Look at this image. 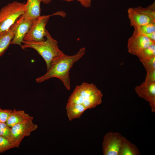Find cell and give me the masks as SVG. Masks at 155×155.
Masks as SVG:
<instances>
[{"mask_svg": "<svg viewBox=\"0 0 155 155\" xmlns=\"http://www.w3.org/2000/svg\"><path fill=\"white\" fill-rule=\"evenodd\" d=\"M85 53V47L81 48L73 55L64 53L53 59L49 68L44 75L36 79L37 83H41L52 78H56L63 82L66 89L69 90L71 83L69 71L74 64L81 59Z\"/></svg>", "mask_w": 155, "mask_h": 155, "instance_id": "1", "label": "cell"}, {"mask_svg": "<svg viewBox=\"0 0 155 155\" xmlns=\"http://www.w3.org/2000/svg\"><path fill=\"white\" fill-rule=\"evenodd\" d=\"M102 96L101 92L95 85L84 82L76 86L67 104H81L87 110L91 109L102 103Z\"/></svg>", "mask_w": 155, "mask_h": 155, "instance_id": "2", "label": "cell"}, {"mask_svg": "<svg viewBox=\"0 0 155 155\" xmlns=\"http://www.w3.org/2000/svg\"><path fill=\"white\" fill-rule=\"evenodd\" d=\"M46 38L45 40L40 41L23 40L21 47L24 50L27 48L35 50L45 61L47 70L53 59L64 53L59 49L57 41L52 37L48 30Z\"/></svg>", "mask_w": 155, "mask_h": 155, "instance_id": "3", "label": "cell"}, {"mask_svg": "<svg viewBox=\"0 0 155 155\" xmlns=\"http://www.w3.org/2000/svg\"><path fill=\"white\" fill-rule=\"evenodd\" d=\"M26 3L14 1L0 10V36L8 30L26 10Z\"/></svg>", "mask_w": 155, "mask_h": 155, "instance_id": "4", "label": "cell"}, {"mask_svg": "<svg viewBox=\"0 0 155 155\" xmlns=\"http://www.w3.org/2000/svg\"><path fill=\"white\" fill-rule=\"evenodd\" d=\"M127 13L130 25L134 29L155 22V2L146 7L139 6L129 8Z\"/></svg>", "mask_w": 155, "mask_h": 155, "instance_id": "5", "label": "cell"}, {"mask_svg": "<svg viewBox=\"0 0 155 155\" xmlns=\"http://www.w3.org/2000/svg\"><path fill=\"white\" fill-rule=\"evenodd\" d=\"M52 15L40 16L34 21L28 32L25 36L23 40L27 41L37 42L44 41L47 34L46 29L50 16Z\"/></svg>", "mask_w": 155, "mask_h": 155, "instance_id": "6", "label": "cell"}, {"mask_svg": "<svg viewBox=\"0 0 155 155\" xmlns=\"http://www.w3.org/2000/svg\"><path fill=\"white\" fill-rule=\"evenodd\" d=\"M33 120L17 124L11 127L13 143L15 148H19L23 139L29 136L38 128V125Z\"/></svg>", "mask_w": 155, "mask_h": 155, "instance_id": "7", "label": "cell"}, {"mask_svg": "<svg viewBox=\"0 0 155 155\" xmlns=\"http://www.w3.org/2000/svg\"><path fill=\"white\" fill-rule=\"evenodd\" d=\"M155 43L145 35L135 29L128 40V51L131 54L137 56L142 50Z\"/></svg>", "mask_w": 155, "mask_h": 155, "instance_id": "8", "label": "cell"}, {"mask_svg": "<svg viewBox=\"0 0 155 155\" xmlns=\"http://www.w3.org/2000/svg\"><path fill=\"white\" fill-rule=\"evenodd\" d=\"M123 137L120 133L109 132L104 136L102 142L104 155H119Z\"/></svg>", "mask_w": 155, "mask_h": 155, "instance_id": "9", "label": "cell"}, {"mask_svg": "<svg viewBox=\"0 0 155 155\" xmlns=\"http://www.w3.org/2000/svg\"><path fill=\"white\" fill-rule=\"evenodd\" d=\"M135 90L138 96L147 101L151 111L155 113V82L144 81L136 86Z\"/></svg>", "mask_w": 155, "mask_h": 155, "instance_id": "10", "label": "cell"}, {"mask_svg": "<svg viewBox=\"0 0 155 155\" xmlns=\"http://www.w3.org/2000/svg\"><path fill=\"white\" fill-rule=\"evenodd\" d=\"M16 21L18 23L17 27L11 44H18L21 47L24 38L31 27L34 21L25 18L22 15Z\"/></svg>", "mask_w": 155, "mask_h": 155, "instance_id": "11", "label": "cell"}, {"mask_svg": "<svg viewBox=\"0 0 155 155\" xmlns=\"http://www.w3.org/2000/svg\"><path fill=\"white\" fill-rule=\"evenodd\" d=\"M41 2L40 0H27L26 10L22 15L33 21L36 20L41 16Z\"/></svg>", "mask_w": 155, "mask_h": 155, "instance_id": "12", "label": "cell"}, {"mask_svg": "<svg viewBox=\"0 0 155 155\" xmlns=\"http://www.w3.org/2000/svg\"><path fill=\"white\" fill-rule=\"evenodd\" d=\"M17 26L16 21L8 30L0 36V57L4 54L11 44L14 37Z\"/></svg>", "mask_w": 155, "mask_h": 155, "instance_id": "13", "label": "cell"}, {"mask_svg": "<svg viewBox=\"0 0 155 155\" xmlns=\"http://www.w3.org/2000/svg\"><path fill=\"white\" fill-rule=\"evenodd\" d=\"M33 119V117L22 110L14 109L7 119L6 123L10 127L20 123Z\"/></svg>", "mask_w": 155, "mask_h": 155, "instance_id": "14", "label": "cell"}, {"mask_svg": "<svg viewBox=\"0 0 155 155\" xmlns=\"http://www.w3.org/2000/svg\"><path fill=\"white\" fill-rule=\"evenodd\" d=\"M66 113L69 121L80 118L87 109L83 105L76 104H67Z\"/></svg>", "mask_w": 155, "mask_h": 155, "instance_id": "15", "label": "cell"}, {"mask_svg": "<svg viewBox=\"0 0 155 155\" xmlns=\"http://www.w3.org/2000/svg\"><path fill=\"white\" fill-rule=\"evenodd\" d=\"M140 154L137 147L123 137L119 155H139Z\"/></svg>", "mask_w": 155, "mask_h": 155, "instance_id": "16", "label": "cell"}, {"mask_svg": "<svg viewBox=\"0 0 155 155\" xmlns=\"http://www.w3.org/2000/svg\"><path fill=\"white\" fill-rule=\"evenodd\" d=\"M140 61L151 59L155 57V43L142 50L136 56Z\"/></svg>", "mask_w": 155, "mask_h": 155, "instance_id": "17", "label": "cell"}, {"mask_svg": "<svg viewBox=\"0 0 155 155\" xmlns=\"http://www.w3.org/2000/svg\"><path fill=\"white\" fill-rule=\"evenodd\" d=\"M0 136L6 139L13 144L11 135V127L6 123H0Z\"/></svg>", "mask_w": 155, "mask_h": 155, "instance_id": "18", "label": "cell"}, {"mask_svg": "<svg viewBox=\"0 0 155 155\" xmlns=\"http://www.w3.org/2000/svg\"><path fill=\"white\" fill-rule=\"evenodd\" d=\"M15 148L13 144L6 139L0 136V153Z\"/></svg>", "mask_w": 155, "mask_h": 155, "instance_id": "19", "label": "cell"}, {"mask_svg": "<svg viewBox=\"0 0 155 155\" xmlns=\"http://www.w3.org/2000/svg\"><path fill=\"white\" fill-rule=\"evenodd\" d=\"M135 29H137L144 35L155 32V22L142 26Z\"/></svg>", "mask_w": 155, "mask_h": 155, "instance_id": "20", "label": "cell"}, {"mask_svg": "<svg viewBox=\"0 0 155 155\" xmlns=\"http://www.w3.org/2000/svg\"><path fill=\"white\" fill-rule=\"evenodd\" d=\"M141 62L146 71L155 69V57Z\"/></svg>", "mask_w": 155, "mask_h": 155, "instance_id": "21", "label": "cell"}, {"mask_svg": "<svg viewBox=\"0 0 155 155\" xmlns=\"http://www.w3.org/2000/svg\"><path fill=\"white\" fill-rule=\"evenodd\" d=\"M12 110L2 109L0 107V123H6Z\"/></svg>", "mask_w": 155, "mask_h": 155, "instance_id": "22", "label": "cell"}, {"mask_svg": "<svg viewBox=\"0 0 155 155\" xmlns=\"http://www.w3.org/2000/svg\"><path fill=\"white\" fill-rule=\"evenodd\" d=\"M146 72L144 81L149 82H155V69L147 71Z\"/></svg>", "mask_w": 155, "mask_h": 155, "instance_id": "23", "label": "cell"}, {"mask_svg": "<svg viewBox=\"0 0 155 155\" xmlns=\"http://www.w3.org/2000/svg\"><path fill=\"white\" fill-rule=\"evenodd\" d=\"M69 2L73 1H78L81 5L85 8H88L91 6L92 0H59Z\"/></svg>", "mask_w": 155, "mask_h": 155, "instance_id": "24", "label": "cell"}, {"mask_svg": "<svg viewBox=\"0 0 155 155\" xmlns=\"http://www.w3.org/2000/svg\"><path fill=\"white\" fill-rule=\"evenodd\" d=\"M145 35L151 40L155 42V32Z\"/></svg>", "mask_w": 155, "mask_h": 155, "instance_id": "25", "label": "cell"}, {"mask_svg": "<svg viewBox=\"0 0 155 155\" xmlns=\"http://www.w3.org/2000/svg\"><path fill=\"white\" fill-rule=\"evenodd\" d=\"M41 2L44 4H48L50 3L52 0H40Z\"/></svg>", "mask_w": 155, "mask_h": 155, "instance_id": "26", "label": "cell"}]
</instances>
